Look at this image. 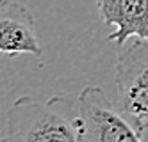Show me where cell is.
I'll use <instances>...</instances> for the list:
<instances>
[{
	"instance_id": "6da1fadb",
	"label": "cell",
	"mask_w": 148,
	"mask_h": 142,
	"mask_svg": "<svg viewBox=\"0 0 148 142\" xmlns=\"http://www.w3.org/2000/svg\"><path fill=\"white\" fill-rule=\"evenodd\" d=\"M5 130L2 142H84L86 124L79 105L64 96H20L5 112Z\"/></svg>"
},
{
	"instance_id": "7a4b0ae2",
	"label": "cell",
	"mask_w": 148,
	"mask_h": 142,
	"mask_svg": "<svg viewBox=\"0 0 148 142\" xmlns=\"http://www.w3.org/2000/svg\"><path fill=\"white\" fill-rule=\"evenodd\" d=\"M114 82L121 112L141 133L148 132V43L136 39L120 50L114 66Z\"/></svg>"
},
{
	"instance_id": "3957f363",
	"label": "cell",
	"mask_w": 148,
	"mask_h": 142,
	"mask_svg": "<svg viewBox=\"0 0 148 142\" xmlns=\"http://www.w3.org/2000/svg\"><path fill=\"white\" fill-rule=\"evenodd\" d=\"M77 105L86 124L84 142H145L141 132L118 114L100 87H84Z\"/></svg>"
},
{
	"instance_id": "277c9868",
	"label": "cell",
	"mask_w": 148,
	"mask_h": 142,
	"mask_svg": "<svg viewBox=\"0 0 148 142\" xmlns=\"http://www.w3.org/2000/svg\"><path fill=\"white\" fill-rule=\"evenodd\" d=\"M0 53L7 57L43 55L34 16L18 0H0Z\"/></svg>"
},
{
	"instance_id": "5b68a950",
	"label": "cell",
	"mask_w": 148,
	"mask_h": 142,
	"mask_svg": "<svg viewBox=\"0 0 148 142\" xmlns=\"http://www.w3.org/2000/svg\"><path fill=\"white\" fill-rule=\"evenodd\" d=\"M97 9L103 25L114 29L107 41L118 48L129 37L148 43V0H97Z\"/></svg>"
},
{
	"instance_id": "8992f818",
	"label": "cell",
	"mask_w": 148,
	"mask_h": 142,
	"mask_svg": "<svg viewBox=\"0 0 148 142\" xmlns=\"http://www.w3.org/2000/svg\"><path fill=\"white\" fill-rule=\"evenodd\" d=\"M0 142H2V137H0Z\"/></svg>"
}]
</instances>
